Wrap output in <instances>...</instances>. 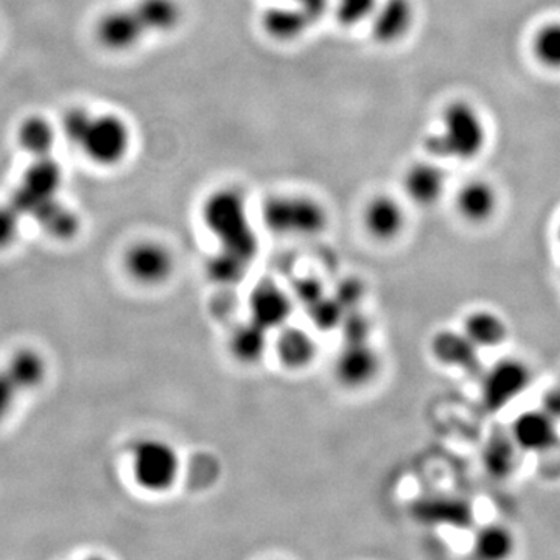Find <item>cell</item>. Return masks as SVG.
Listing matches in <instances>:
<instances>
[{
    "mask_svg": "<svg viewBox=\"0 0 560 560\" xmlns=\"http://www.w3.org/2000/svg\"><path fill=\"white\" fill-rule=\"evenodd\" d=\"M261 220L280 237H315L329 226L323 202L300 194H276L261 205Z\"/></svg>",
    "mask_w": 560,
    "mask_h": 560,
    "instance_id": "277c9868",
    "label": "cell"
},
{
    "mask_svg": "<svg viewBox=\"0 0 560 560\" xmlns=\"http://www.w3.org/2000/svg\"><path fill=\"white\" fill-rule=\"evenodd\" d=\"M334 298L340 302L346 312L357 311L364 298V285L360 280L353 278L342 280L337 287Z\"/></svg>",
    "mask_w": 560,
    "mask_h": 560,
    "instance_id": "1f68e13d",
    "label": "cell"
},
{
    "mask_svg": "<svg viewBox=\"0 0 560 560\" xmlns=\"http://www.w3.org/2000/svg\"><path fill=\"white\" fill-rule=\"evenodd\" d=\"M272 346L280 366L291 372L307 370L318 357V342L315 338L307 330L290 324L278 330Z\"/></svg>",
    "mask_w": 560,
    "mask_h": 560,
    "instance_id": "ac0fdd59",
    "label": "cell"
},
{
    "mask_svg": "<svg viewBox=\"0 0 560 560\" xmlns=\"http://www.w3.org/2000/svg\"><path fill=\"white\" fill-rule=\"evenodd\" d=\"M127 275L143 287H160L173 278L176 259L173 250L158 241L132 243L124 257Z\"/></svg>",
    "mask_w": 560,
    "mask_h": 560,
    "instance_id": "9c48e42d",
    "label": "cell"
},
{
    "mask_svg": "<svg viewBox=\"0 0 560 560\" xmlns=\"http://www.w3.org/2000/svg\"><path fill=\"white\" fill-rule=\"evenodd\" d=\"M416 22L412 0H378L377 9L368 24L371 38L383 47L396 46L410 35Z\"/></svg>",
    "mask_w": 560,
    "mask_h": 560,
    "instance_id": "7c38bea8",
    "label": "cell"
},
{
    "mask_svg": "<svg viewBox=\"0 0 560 560\" xmlns=\"http://www.w3.org/2000/svg\"><path fill=\"white\" fill-rule=\"evenodd\" d=\"M250 265V261L242 257L219 249L206 261V275L217 285H238L248 275Z\"/></svg>",
    "mask_w": 560,
    "mask_h": 560,
    "instance_id": "d4e9b609",
    "label": "cell"
},
{
    "mask_svg": "<svg viewBox=\"0 0 560 560\" xmlns=\"http://www.w3.org/2000/svg\"><path fill=\"white\" fill-rule=\"evenodd\" d=\"M433 359L444 366L463 371L464 374L481 377L485 372L481 350L464 335V331L441 330L430 341Z\"/></svg>",
    "mask_w": 560,
    "mask_h": 560,
    "instance_id": "5bb4252c",
    "label": "cell"
},
{
    "mask_svg": "<svg viewBox=\"0 0 560 560\" xmlns=\"http://www.w3.org/2000/svg\"><path fill=\"white\" fill-rule=\"evenodd\" d=\"M447 175L440 161L416 162L404 176V191L419 208H433L444 197Z\"/></svg>",
    "mask_w": 560,
    "mask_h": 560,
    "instance_id": "e0dca14e",
    "label": "cell"
},
{
    "mask_svg": "<svg viewBox=\"0 0 560 560\" xmlns=\"http://www.w3.org/2000/svg\"><path fill=\"white\" fill-rule=\"evenodd\" d=\"M515 539L510 529L501 525H489L475 536V556L485 560H503L514 552Z\"/></svg>",
    "mask_w": 560,
    "mask_h": 560,
    "instance_id": "484cf974",
    "label": "cell"
},
{
    "mask_svg": "<svg viewBox=\"0 0 560 560\" xmlns=\"http://www.w3.org/2000/svg\"><path fill=\"white\" fill-rule=\"evenodd\" d=\"M499 194L488 180L471 179L456 194L455 206L459 217L470 224H485L499 210Z\"/></svg>",
    "mask_w": 560,
    "mask_h": 560,
    "instance_id": "d6986e66",
    "label": "cell"
},
{
    "mask_svg": "<svg viewBox=\"0 0 560 560\" xmlns=\"http://www.w3.org/2000/svg\"><path fill=\"white\" fill-rule=\"evenodd\" d=\"M340 330L342 342H366L371 340V320L360 308L346 312Z\"/></svg>",
    "mask_w": 560,
    "mask_h": 560,
    "instance_id": "f546056e",
    "label": "cell"
},
{
    "mask_svg": "<svg viewBox=\"0 0 560 560\" xmlns=\"http://www.w3.org/2000/svg\"><path fill=\"white\" fill-rule=\"evenodd\" d=\"M94 36L102 49L125 54L135 50L151 35L142 14L132 2L131 5L103 13L95 22Z\"/></svg>",
    "mask_w": 560,
    "mask_h": 560,
    "instance_id": "ba28073f",
    "label": "cell"
},
{
    "mask_svg": "<svg viewBox=\"0 0 560 560\" xmlns=\"http://www.w3.org/2000/svg\"><path fill=\"white\" fill-rule=\"evenodd\" d=\"M49 364L39 350L27 348L14 353L2 368H0V423L3 422L18 401L39 388L46 381Z\"/></svg>",
    "mask_w": 560,
    "mask_h": 560,
    "instance_id": "8992f818",
    "label": "cell"
},
{
    "mask_svg": "<svg viewBox=\"0 0 560 560\" xmlns=\"http://www.w3.org/2000/svg\"><path fill=\"white\" fill-rule=\"evenodd\" d=\"M318 24L307 11L280 2L268 7L260 16V27L276 43H294L304 38Z\"/></svg>",
    "mask_w": 560,
    "mask_h": 560,
    "instance_id": "2e32d148",
    "label": "cell"
},
{
    "mask_svg": "<svg viewBox=\"0 0 560 560\" xmlns=\"http://www.w3.org/2000/svg\"><path fill=\"white\" fill-rule=\"evenodd\" d=\"M533 55L544 68L560 70V21L547 22L536 32Z\"/></svg>",
    "mask_w": 560,
    "mask_h": 560,
    "instance_id": "4316f807",
    "label": "cell"
},
{
    "mask_svg": "<svg viewBox=\"0 0 560 560\" xmlns=\"http://www.w3.org/2000/svg\"><path fill=\"white\" fill-rule=\"evenodd\" d=\"M22 217L9 201L0 205V250L10 248L20 237L22 230Z\"/></svg>",
    "mask_w": 560,
    "mask_h": 560,
    "instance_id": "4dcf8cb0",
    "label": "cell"
},
{
    "mask_svg": "<svg viewBox=\"0 0 560 560\" xmlns=\"http://www.w3.org/2000/svg\"><path fill=\"white\" fill-rule=\"evenodd\" d=\"M381 371V353L370 341L345 342L334 363L335 378L348 389L366 388Z\"/></svg>",
    "mask_w": 560,
    "mask_h": 560,
    "instance_id": "30bf717a",
    "label": "cell"
},
{
    "mask_svg": "<svg viewBox=\"0 0 560 560\" xmlns=\"http://www.w3.org/2000/svg\"><path fill=\"white\" fill-rule=\"evenodd\" d=\"M463 331L478 349H497L510 338V327L499 313L474 311L466 316Z\"/></svg>",
    "mask_w": 560,
    "mask_h": 560,
    "instance_id": "603a6c76",
    "label": "cell"
},
{
    "mask_svg": "<svg viewBox=\"0 0 560 560\" xmlns=\"http://www.w3.org/2000/svg\"><path fill=\"white\" fill-rule=\"evenodd\" d=\"M331 5L338 24L345 28H353L370 22L378 0H331Z\"/></svg>",
    "mask_w": 560,
    "mask_h": 560,
    "instance_id": "83f0119b",
    "label": "cell"
},
{
    "mask_svg": "<svg viewBox=\"0 0 560 560\" xmlns=\"http://www.w3.org/2000/svg\"><path fill=\"white\" fill-rule=\"evenodd\" d=\"M228 348L238 364L256 366L270 350V331L248 319L232 330Z\"/></svg>",
    "mask_w": 560,
    "mask_h": 560,
    "instance_id": "ffe728a7",
    "label": "cell"
},
{
    "mask_svg": "<svg viewBox=\"0 0 560 560\" xmlns=\"http://www.w3.org/2000/svg\"><path fill=\"white\" fill-rule=\"evenodd\" d=\"M558 235H559V242H560V226H559V232H558Z\"/></svg>",
    "mask_w": 560,
    "mask_h": 560,
    "instance_id": "d590c367",
    "label": "cell"
},
{
    "mask_svg": "<svg viewBox=\"0 0 560 560\" xmlns=\"http://www.w3.org/2000/svg\"><path fill=\"white\" fill-rule=\"evenodd\" d=\"M180 456L171 442L160 438H143L131 447V475L136 486L145 492H168L180 475Z\"/></svg>",
    "mask_w": 560,
    "mask_h": 560,
    "instance_id": "5b68a950",
    "label": "cell"
},
{
    "mask_svg": "<svg viewBox=\"0 0 560 560\" xmlns=\"http://www.w3.org/2000/svg\"><path fill=\"white\" fill-rule=\"evenodd\" d=\"M201 221L219 249L253 264L259 254V235L249 219L248 202L237 187H220L210 191L201 205Z\"/></svg>",
    "mask_w": 560,
    "mask_h": 560,
    "instance_id": "7a4b0ae2",
    "label": "cell"
},
{
    "mask_svg": "<svg viewBox=\"0 0 560 560\" xmlns=\"http://www.w3.org/2000/svg\"><path fill=\"white\" fill-rule=\"evenodd\" d=\"M65 184V171L57 158L32 160L18 186L39 198L60 197Z\"/></svg>",
    "mask_w": 560,
    "mask_h": 560,
    "instance_id": "7402d4cb",
    "label": "cell"
},
{
    "mask_svg": "<svg viewBox=\"0 0 560 560\" xmlns=\"http://www.w3.org/2000/svg\"><path fill=\"white\" fill-rule=\"evenodd\" d=\"M61 132L70 145L102 168L119 167L132 147L130 124L116 113H94L84 106L66 110Z\"/></svg>",
    "mask_w": 560,
    "mask_h": 560,
    "instance_id": "6da1fadb",
    "label": "cell"
},
{
    "mask_svg": "<svg viewBox=\"0 0 560 560\" xmlns=\"http://www.w3.org/2000/svg\"><path fill=\"white\" fill-rule=\"evenodd\" d=\"M279 2L300 7L301 10L307 11L316 22L323 20L329 13L331 7V0H279Z\"/></svg>",
    "mask_w": 560,
    "mask_h": 560,
    "instance_id": "836d02e7",
    "label": "cell"
},
{
    "mask_svg": "<svg viewBox=\"0 0 560 560\" xmlns=\"http://www.w3.org/2000/svg\"><path fill=\"white\" fill-rule=\"evenodd\" d=\"M541 408L560 423V378L541 397Z\"/></svg>",
    "mask_w": 560,
    "mask_h": 560,
    "instance_id": "e575fe53",
    "label": "cell"
},
{
    "mask_svg": "<svg viewBox=\"0 0 560 560\" xmlns=\"http://www.w3.org/2000/svg\"><path fill=\"white\" fill-rule=\"evenodd\" d=\"M533 372L518 359H504L481 375V399L486 410L500 412L528 390Z\"/></svg>",
    "mask_w": 560,
    "mask_h": 560,
    "instance_id": "52a82bcc",
    "label": "cell"
},
{
    "mask_svg": "<svg viewBox=\"0 0 560 560\" xmlns=\"http://www.w3.org/2000/svg\"><path fill=\"white\" fill-rule=\"evenodd\" d=\"M363 226L374 241L396 242L407 228V213L400 201L390 195H375L364 206Z\"/></svg>",
    "mask_w": 560,
    "mask_h": 560,
    "instance_id": "9a60e30c",
    "label": "cell"
},
{
    "mask_svg": "<svg viewBox=\"0 0 560 560\" xmlns=\"http://www.w3.org/2000/svg\"><path fill=\"white\" fill-rule=\"evenodd\" d=\"M307 315L316 329L329 331L340 329L346 311L341 307L340 302L335 300L334 294H326L323 300L307 308Z\"/></svg>",
    "mask_w": 560,
    "mask_h": 560,
    "instance_id": "f1b7e54d",
    "label": "cell"
},
{
    "mask_svg": "<svg viewBox=\"0 0 560 560\" xmlns=\"http://www.w3.org/2000/svg\"><path fill=\"white\" fill-rule=\"evenodd\" d=\"M488 143V125L481 110L467 101L445 105L440 127L425 139V150L436 161L477 160Z\"/></svg>",
    "mask_w": 560,
    "mask_h": 560,
    "instance_id": "3957f363",
    "label": "cell"
},
{
    "mask_svg": "<svg viewBox=\"0 0 560 560\" xmlns=\"http://www.w3.org/2000/svg\"><path fill=\"white\" fill-rule=\"evenodd\" d=\"M16 140L21 150L27 153L31 160H39V158L54 156L58 131L49 119L33 114L21 121L16 130Z\"/></svg>",
    "mask_w": 560,
    "mask_h": 560,
    "instance_id": "44dd1931",
    "label": "cell"
},
{
    "mask_svg": "<svg viewBox=\"0 0 560 560\" xmlns=\"http://www.w3.org/2000/svg\"><path fill=\"white\" fill-rule=\"evenodd\" d=\"M248 308L253 323L268 331L279 330L290 324L294 300L278 283L260 282L249 293Z\"/></svg>",
    "mask_w": 560,
    "mask_h": 560,
    "instance_id": "4fadbf2b",
    "label": "cell"
},
{
    "mask_svg": "<svg viewBox=\"0 0 560 560\" xmlns=\"http://www.w3.org/2000/svg\"><path fill=\"white\" fill-rule=\"evenodd\" d=\"M511 438L518 451L548 453L559 445V422L541 407L522 412L512 422Z\"/></svg>",
    "mask_w": 560,
    "mask_h": 560,
    "instance_id": "8fae6325",
    "label": "cell"
},
{
    "mask_svg": "<svg viewBox=\"0 0 560 560\" xmlns=\"http://www.w3.org/2000/svg\"><path fill=\"white\" fill-rule=\"evenodd\" d=\"M323 283L316 278H304L298 280L294 287L293 300L300 302L302 307L307 311L313 304L326 296Z\"/></svg>",
    "mask_w": 560,
    "mask_h": 560,
    "instance_id": "d6a6232c",
    "label": "cell"
},
{
    "mask_svg": "<svg viewBox=\"0 0 560 560\" xmlns=\"http://www.w3.org/2000/svg\"><path fill=\"white\" fill-rule=\"evenodd\" d=\"M517 445L512 441L511 434L510 436L499 434V436L492 438L486 445L485 455H482L486 471L490 477L499 478V480L510 477L517 464Z\"/></svg>",
    "mask_w": 560,
    "mask_h": 560,
    "instance_id": "cb8c5ba5",
    "label": "cell"
}]
</instances>
